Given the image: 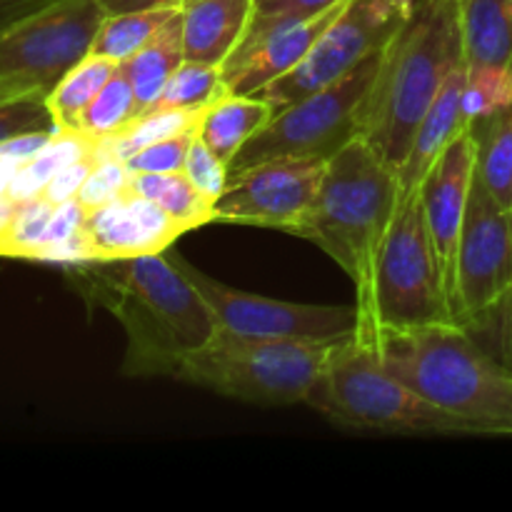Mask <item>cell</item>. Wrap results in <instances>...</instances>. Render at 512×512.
Returning <instances> with one entry per match:
<instances>
[{
  "label": "cell",
  "mask_w": 512,
  "mask_h": 512,
  "mask_svg": "<svg viewBox=\"0 0 512 512\" xmlns=\"http://www.w3.org/2000/svg\"><path fill=\"white\" fill-rule=\"evenodd\" d=\"M90 305L108 310L128 335L123 373L150 378L175 375L190 353L218 333V323L193 280L168 250L120 260L65 265Z\"/></svg>",
  "instance_id": "obj_1"
},
{
  "label": "cell",
  "mask_w": 512,
  "mask_h": 512,
  "mask_svg": "<svg viewBox=\"0 0 512 512\" xmlns=\"http://www.w3.org/2000/svg\"><path fill=\"white\" fill-rule=\"evenodd\" d=\"M398 200V173L363 138H355L328 160L318 195L293 230L345 270L358 308L355 340L375 348V268Z\"/></svg>",
  "instance_id": "obj_2"
},
{
  "label": "cell",
  "mask_w": 512,
  "mask_h": 512,
  "mask_svg": "<svg viewBox=\"0 0 512 512\" xmlns=\"http://www.w3.org/2000/svg\"><path fill=\"white\" fill-rule=\"evenodd\" d=\"M465 65L458 0H418L385 45L360 113V138L398 173L420 120L450 75Z\"/></svg>",
  "instance_id": "obj_3"
},
{
  "label": "cell",
  "mask_w": 512,
  "mask_h": 512,
  "mask_svg": "<svg viewBox=\"0 0 512 512\" xmlns=\"http://www.w3.org/2000/svg\"><path fill=\"white\" fill-rule=\"evenodd\" d=\"M380 360L405 385L470 420L483 438H512V370L463 325L390 330Z\"/></svg>",
  "instance_id": "obj_4"
},
{
  "label": "cell",
  "mask_w": 512,
  "mask_h": 512,
  "mask_svg": "<svg viewBox=\"0 0 512 512\" xmlns=\"http://www.w3.org/2000/svg\"><path fill=\"white\" fill-rule=\"evenodd\" d=\"M305 405L348 430L385 435H478L470 420L440 408L395 378L375 345L350 335L310 388Z\"/></svg>",
  "instance_id": "obj_5"
},
{
  "label": "cell",
  "mask_w": 512,
  "mask_h": 512,
  "mask_svg": "<svg viewBox=\"0 0 512 512\" xmlns=\"http://www.w3.org/2000/svg\"><path fill=\"white\" fill-rule=\"evenodd\" d=\"M340 340H268L220 330L190 353L173 378L250 405L305 403Z\"/></svg>",
  "instance_id": "obj_6"
},
{
  "label": "cell",
  "mask_w": 512,
  "mask_h": 512,
  "mask_svg": "<svg viewBox=\"0 0 512 512\" xmlns=\"http://www.w3.org/2000/svg\"><path fill=\"white\" fill-rule=\"evenodd\" d=\"M375 325L380 335L428 325H460L435 255L420 190L400 195L380 248L375 268Z\"/></svg>",
  "instance_id": "obj_7"
},
{
  "label": "cell",
  "mask_w": 512,
  "mask_h": 512,
  "mask_svg": "<svg viewBox=\"0 0 512 512\" xmlns=\"http://www.w3.org/2000/svg\"><path fill=\"white\" fill-rule=\"evenodd\" d=\"M383 53L385 48L335 83L278 110L230 160V175L273 158L330 160L338 150L360 138V113Z\"/></svg>",
  "instance_id": "obj_8"
},
{
  "label": "cell",
  "mask_w": 512,
  "mask_h": 512,
  "mask_svg": "<svg viewBox=\"0 0 512 512\" xmlns=\"http://www.w3.org/2000/svg\"><path fill=\"white\" fill-rule=\"evenodd\" d=\"M108 10L100 0H53L0 33V90L48 95L90 55Z\"/></svg>",
  "instance_id": "obj_9"
},
{
  "label": "cell",
  "mask_w": 512,
  "mask_h": 512,
  "mask_svg": "<svg viewBox=\"0 0 512 512\" xmlns=\"http://www.w3.org/2000/svg\"><path fill=\"white\" fill-rule=\"evenodd\" d=\"M415 5L418 0H348L303 63L275 80L260 98L278 113L285 105L335 83L383 50L413 15Z\"/></svg>",
  "instance_id": "obj_10"
},
{
  "label": "cell",
  "mask_w": 512,
  "mask_h": 512,
  "mask_svg": "<svg viewBox=\"0 0 512 512\" xmlns=\"http://www.w3.org/2000/svg\"><path fill=\"white\" fill-rule=\"evenodd\" d=\"M168 255L208 300L220 330L245 335V338L318 340V343L350 338L358 330L355 303L310 305L263 298V295L245 293V290L230 288V285L210 278L208 273L198 270L178 253L168 250Z\"/></svg>",
  "instance_id": "obj_11"
},
{
  "label": "cell",
  "mask_w": 512,
  "mask_h": 512,
  "mask_svg": "<svg viewBox=\"0 0 512 512\" xmlns=\"http://www.w3.org/2000/svg\"><path fill=\"white\" fill-rule=\"evenodd\" d=\"M512 290V218L478 175L470 188L455 268V318L473 330Z\"/></svg>",
  "instance_id": "obj_12"
},
{
  "label": "cell",
  "mask_w": 512,
  "mask_h": 512,
  "mask_svg": "<svg viewBox=\"0 0 512 512\" xmlns=\"http://www.w3.org/2000/svg\"><path fill=\"white\" fill-rule=\"evenodd\" d=\"M328 160L273 158L230 175L215 200L220 223L263 225L293 233L318 195Z\"/></svg>",
  "instance_id": "obj_13"
},
{
  "label": "cell",
  "mask_w": 512,
  "mask_h": 512,
  "mask_svg": "<svg viewBox=\"0 0 512 512\" xmlns=\"http://www.w3.org/2000/svg\"><path fill=\"white\" fill-rule=\"evenodd\" d=\"M343 3L308 18H253L248 35L223 65L225 88L238 95H260L275 80L298 68L313 45L323 38Z\"/></svg>",
  "instance_id": "obj_14"
},
{
  "label": "cell",
  "mask_w": 512,
  "mask_h": 512,
  "mask_svg": "<svg viewBox=\"0 0 512 512\" xmlns=\"http://www.w3.org/2000/svg\"><path fill=\"white\" fill-rule=\"evenodd\" d=\"M475 178V140L468 130L458 135L445 148L438 163L420 185V200L425 208L430 238L443 270L445 288L455 313V268H458V243L463 233L465 210H468L470 188Z\"/></svg>",
  "instance_id": "obj_15"
},
{
  "label": "cell",
  "mask_w": 512,
  "mask_h": 512,
  "mask_svg": "<svg viewBox=\"0 0 512 512\" xmlns=\"http://www.w3.org/2000/svg\"><path fill=\"white\" fill-rule=\"evenodd\" d=\"M188 230L145 195L125 190L120 198L88 210L83 223V243L88 260H120L155 255Z\"/></svg>",
  "instance_id": "obj_16"
},
{
  "label": "cell",
  "mask_w": 512,
  "mask_h": 512,
  "mask_svg": "<svg viewBox=\"0 0 512 512\" xmlns=\"http://www.w3.org/2000/svg\"><path fill=\"white\" fill-rule=\"evenodd\" d=\"M255 18V0H183L185 60L220 65L238 50Z\"/></svg>",
  "instance_id": "obj_17"
},
{
  "label": "cell",
  "mask_w": 512,
  "mask_h": 512,
  "mask_svg": "<svg viewBox=\"0 0 512 512\" xmlns=\"http://www.w3.org/2000/svg\"><path fill=\"white\" fill-rule=\"evenodd\" d=\"M465 73L468 65L455 70L438 93L435 103L420 120L418 130L413 135L408 155H405L403 165L398 168V183L400 195L418 193L423 180L438 163L440 155L445 153L450 143L458 138L463 130H468V118L463 113V88H465Z\"/></svg>",
  "instance_id": "obj_18"
},
{
  "label": "cell",
  "mask_w": 512,
  "mask_h": 512,
  "mask_svg": "<svg viewBox=\"0 0 512 512\" xmlns=\"http://www.w3.org/2000/svg\"><path fill=\"white\" fill-rule=\"evenodd\" d=\"M273 115L275 108L260 95H238L225 90L213 105L205 108L198 123V138L230 165V160Z\"/></svg>",
  "instance_id": "obj_19"
},
{
  "label": "cell",
  "mask_w": 512,
  "mask_h": 512,
  "mask_svg": "<svg viewBox=\"0 0 512 512\" xmlns=\"http://www.w3.org/2000/svg\"><path fill=\"white\" fill-rule=\"evenodd\" d=\"M465 65H512V0H458Z\"/></svg>",
  "instance_id": "obj_20"
},
{
  "label": "cell",
  "mask_w": 512,
  "mask_h": 512,
  "mask_svg": "<svg viewBox=\"0 0 512 512\" xmlns=\"http://www.w3.org/2000/svg\"><path fill=\"white\" fill-rule=\"evenodd\" d=\"M185 60L183 50V25H180V10L125 63L120 70L128 75L133 93L138 98L140 113L153 108L155 100L163 93L170 75L180 68Z\"/></svg>",
  "instance_id": "obj_21"
},
{
  "label": "cell",
  "mask_w": 512,
  "mask_h": 512,
  "mask_svg": "<svg viewBox=\"0 0 512 512\" xmlns=\"http://www.w3.org/2000/svg\"><path fill=\"white\" fill-rule=\"evenodd\" d=\"M475 140V175L500 205L512 200V105L470 123Z\"/></svg>",
  "instance_id": "obj_22"
},
{
  "label": "cell",
  "mask_w": 512,
  "mask_h": 512,
  "mask_svg": "<svg viewBox=\"0 0 512 512\" xmlns=\"http://www.w3.org/2000/svg\"><path fill=\"white\" fill-rule=\"evenodd\" d=\"M95 143H98V140L80 133V130L58 128L50 135L48 143H45L28 163L20 165V168L15 170L8 188H5V195H10V198L18 200V203L38 198L55 173H60L65 165L83 158L88 150H93Z\"/></svg>",
  "instance_id": "obj_23"
},
{
  "label": "cell",
  "mask_w": 512,
  "mask_h": 512,
  "mask_svg": "<svg viewBox=\"0 0 512 512\" xmlns=\"http://www.w3.org/2000/svg\"><path fill=\"white\" fill-rule=\"evenodd\" d=\"M118 68L120 63L95 53L85 55L75 68H70L58 80V85L45 95L55 125L65 130H78L85 108L93 103L95 95L103 90V85L113 78Z\"/></svg>",
  "instance_id": "obj_24"
},
{
  "label": "cell",
  "mask_w": 512,
  "mask_h": 512,
  "mask_svg": "<svg viewBox=\"0 0 512 512\" xmlns=\"http://www.w3.org/2000/svg\"><path fill=\"white\" fill-rule=\"evenodd\" d=\"M130 188L158 203L188 233L215 220V203H210L185 173H133Z\"/></svg>",
  "instance_id": "obj_25"
},
{
  "label": "cell",
  "mask_w": 512,
  "mask_h": 512,
  "mask_svg": "<svg viewBox=\"0 0 512 512\" xmlns=\"http://www.w3.org/2000/svg\"><path fill=\"white\" fill-rule=\"evenodd\" d=\"M205 108L200 110H145L138 118L130 120L125 128L110 138H100V153L105 158L128 160L138 150L158 143V140L173 138V135L185 133V130L198 128Z\"/></svg>",
  "instance_id": "obj_26"
},
{
  "label": "cell",
  "mask_w": 512,
  "mask_h": 512,
  "mask_svg": "<svg viewBox=\"0 0 512 512\" xmlns=\"http://www.w3.org/2000/svg\"><path fill=\"white\" fill-rule=\"evenodd\" d=\"M180 8H153V10H130V13H108L90 53L103 58L125 63L133 58Z\"/></svg>",
  "instance_id": "obj_27"
},
{
  "label": "cell",
  "mask_w": 512,
  "mask_h": 512,
  "mask_svg": "<svg viewBox=\"0 0 512 512\" xmlns=\"http://www.w3.org/2000/svg\"><path fill=\"white\" fill-rule=\"evenodd\" d=\"M223 68L220 65L183 60L170 75L163 93L148 110H200L213 105L225 93Z\"/></svg>",
  "instance_id": "obj_28"
},
{
  "label": "cell",
  "mask_w": 512,
  "mask_h": 512,
  "mask_svg": "<svg viewBox=\"0 0 512 512\" xmlns=\"http://www.w3.org/2000/svg\"><path fill=\"white\" fill-rule=\"evenodd\" d=\"M138 115L140 105L133 93V85H130L128 75L118 68L113 78L103 85V90L95 95L93 103L85 108L78 130L95 140L110 138V135L118 133L120 128H125Z\"/></svg>",
  "instance_id": "obj_29"
},
{
  "label": "cell",
  "mask_w": 512,
  "mask_h": 512,
  "mask_svg": "<svg viewBox=\"0 0 512 512\" xmlns=\"http://www.w3.org/2000/svg\"><path fill=\"white\" fill-rule=\"evenodd\" d=\"M512 105V65H468L463 113L468 123Z\"/></svg>",
  "instance_id": "obj_30"
},
{
  "label": "cell",
  "mask_w": 512,
  "mask_h": 512,
  "mask_svg": "<svg viewBox=\"0 0 512 512\" xmlns=\"http://www.w3.org/2000/svg\"><path fill=\"white\" fill-rule=\"evenodd\" d=\"M55 208L58 205L45 200L43 195L18 203V210H15L13 220H10L8 230H5L3 243H0V255L33 260L35 250L43 245L45 230H48Z\"/></svg>",
  "instance_id": "obj_31"
},
{
  "label": "cell",
  "mask_w": 512,
  "mask_h": 512,
  "mask_svg": "<svg viewBox=\"0 0 512 512\" xmlns=\"http://www.w3.org/2000/svg\"><path fill=\"white\" fill-rule=\"evenodd\" d=\"M40 130H58L45 95H15L0 100V143Z\"/></svg>",
  "instance_id": "obj_32"
},
{
  "label": "cell",
  "mask_w": 512,
  "mask_h": 512,
  "mask_svg": "<svg viewBox=\"0 0 512 512\" xmlns=\"http://www.w3.org/2000/svg\"><path fill=\"white\" fill-rule=\"evenodd\" d=\"M195 135H198V128L158 140V143L130 155L125 165H128L130 173H183Z\"/></svg>",
  "instance_id": "obj_33"
},
{
  "label": "cell",
  "mask_w": 512,
  "mask_h": 512,
  "mask_svg": "<svg viewBox=\"0 0 512 512\" xmlns=\"http://www.w3.org/2000/svg\"><path fill=\"white\" fill-rule=\"evenodd\" d=\"M130 180L133 173L128 170V165L123 160L115 158H100V163L90 170V175L85 178L83 188H80L78 200L85 210L100 208V205L110 203V200L120 198L125 190L130 188Z\"/></svg>",
  "instance_id": "obj_34"
},
{
  "label": "cell",
  "mask_w": 512,
  "mask_h": 512,
  "mask_svg": "<svg viewBox=\"0 0 512 512\" xmlns=\"http://www.w3.org/2000/svg\"><path fill=\"white\" fill-rule=\"evenodd\" d=\"M183 173L188 175L190 183H193L195 188L210 200V203H215V200L225 193V188H228L230 183L228 163H223V160H220L218 155H215L213 150L198 138V135H195L193 145H190V153H188V160H185Z\"/></svg>",
  "instance_id": "obj_35"
},
{
  "label": "cell",
  "mask_w": 512,
  "mask_h": 512,
  "mask_svg": "<svg viewBox=\"0 0 512 512\" xmlns=\"http://www.w3.org/2000/svg\"><path fill=\"white\" fill-rule=\"evenodd\" d=\"M100 158H103V153H100V140H98V143L93 145V150H88L83 158L75 160V163H70V165H65L60 173H55L40 195H43L45 200H50L53 205L68 203V200L78 198L85 178H88L90 170L100 163Z\"/></svg>",
  "instance_id": "obj_36"
},
{
  "label": "cell",
  "mask_w": 512,
  "mask_h": 512,
  "mask_svg": "<svg viewBox=\"0 0 512 512\" xmlns=\"http://www.w3.org/2000/svg\"><path fill=\"white\" fill-rule=\"evenodd\" d=\"M470 333H493V348L490 353L498 355L505 365L512 370V290L503 298V303L488 315L480 325H475Z\"/></svg>",
  "instance_id": "obj_37"
},
{
  "label": "cell",
  "mask_w": 512,
  "mask_h": 512,
  "mask_svg": "<svg viewBox=\"0 0 512 512\" xmlns=\"http://www.w3.org/2000/svg\"><path fill=\"white\" fill-rule=\"evenodd\" d=\"M343 0H255V18L275 20V18H308Z\"/></svg>",
  "instance_id": "obj_38"
},
{
  "label": "cell",
  "mask_w": 512,
  "mask_h": 512,
  "mask_svg": "<svg viewBox=\"0 0 512 512\" xmlns=\"http://www.w3.org/2000/svg\"><path fill=\"white\" fill-rule=\"evenodd\" d=\"M48 3H53V0H0V33L25 15L45 8Z\"/></svg>",
  "instance_id": "obj_39"
},
{
  "label": "cell",
  "mask_w": 512,
  "mask_h": 512,
  "mask_svg": "<svg viewBox=\"0 0 512 512\" xmlns=\"http://www.w3.org/2000/svg\"><path fill=\"white\" fill-rule=\"evenodd\" d=\"M108 13H130V10H153V8H180L183 0H100Z\"/></svg>",
  "instance_id": "obj_40"
},
{
  "label": "cell",
  "mask_w": 512,
  "mask_h": 512,
  "mask_svg": "<svg viewBox=\"0 0 512 512\" xmlns=\"http://www.w3.org/2000/svg\"><path fill=\"white\" fill-rule=\"evenodd\" d=\"M15 210H18V200H13L10 195H0V243L5 238V230H8L10 220H13Z\"/></svg>",
  "instance_id": "obj_41"
},
{
  "label": "cell",
  "mask_w": 512,
  "mask_h": 512,
  "mask_svg": "<svg viewBox=\"0 0 512 512\" xmlns=\"http://www.w3.org/2000/svg\"><path fill=\"white\" fill-rule=\"evenodd\" d=\"M15 170H18L15 165H10L8 160L0 158V195L5 193V188H8V183H10V178H13Z\"/></svg>",
  "instance_id": "obj_42"
},
{
  "label": "cell",
  "mask_w": 512,
  "mask_h": 512,
  "mask_svg": "<svg viewBox=\"0 0 512 512\" xmlns=\"http://www.w3.org/2000/svg\"><path fill=\"white\" fill-rule=\"evenodd\" d=\"M508 210H510V218H512V200H510V208Z\"/></svg>",
  "instance_id": "obj_43"
}]
</instances>
